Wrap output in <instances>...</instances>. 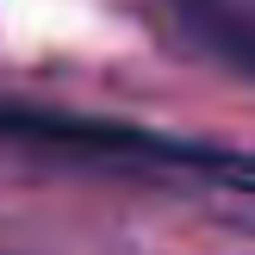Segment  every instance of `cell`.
<instances>
[{
  "mask_svg": "<svg viewBox=\"0 0 255 255\" xmlns=\"http://www.w3.org/2000/svg\"><path fill=\"white\" fill-rule=\"evenodd\" d=\"M0 143L37 149V156L87 162V168H137V174H212V181H249L255 162L237 149L199 143V137L149 131L125 119H87V112H50V106H0Z\"/></svg>",
  "mask_w": 255,
  "mask_h": 255,
  "instance_id": "cell-1",
  "label": "cell"
},
{
  "mask_svg": "<svg viewBox=\"0 0 255 255\" xmlns=\"http://www.w3.org/2000/svg\"><path fill=\"white\" fill-rule=\"evenodd\" d=\"M181 12L193 25V37H206L224 62H237L243 75H255V19L231 12L224 0H181Z\"/></svg>",
  "mask_w": 255,
  "mask_h": 255,
  "instance_id": "cell-2",
  "label": "cell"
}]
</instances>
